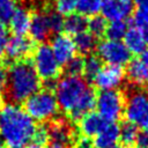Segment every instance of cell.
Listing matches in <instances>:
<instances>
[{
	"instance_id": "cell-1",
	"label": "cell",
	"mask_w": 148,
	"mask_h": 148,
	"mask_svg": "<svg viewBox=\"0 0 148 148\" xmlns=\"http://www.w3.org/2000/svg\"><path fill=\"white\" fill-rule=\"evenodd\" d=\"M54 96L58 106L69 116L72 121H80L96 104L95 91L82 76L60 77L54 84Z\"/></svg>"
},
{
	"instance_id": "cell-2",
	"label": "cell",
	"mask_w": 148,
	"mask_h": 148,
	"mask_svg": "<svg viewBox=\"0 0 148 148\" xmlns=\"http://www.w3.org/2000/svg\"><path fill=\"white\" fill-rule=\"evenodd\" d=\"M37 126L18 105L6 103L0 108V139L10 148H22L32 142Z\"/></svg>"
},
{
	"instance_id": "cell-3",
	"label": "cell",
	"mask_w": 148,
	"mask_h": 148,
	"mask_svg": "<svg viewBox=\"0 0 148 148\" xmlns=\"http://www.w3.org/2000/svg\"><path fill=\"white\" fill-rule=\"evenodd\" d=\"M40 79L29 60H18L12 64L7 71V82L3 90L6 103H24L30 96L38 91Z\"/></svg>"
},
{
	"instance_id": "cell-4",
	"label": "cell",
	"mask_w": 148,
	"mask_h": 148,
	"mask_svg": "<svg viewBox=\"0 0 148 148\" xmlns=\"http://www.w3.org/2000/svg\"><path fill=\"white\" fill-rule=\"evenodd\" d=\"M124 113L128 123L136 127H148V91L130 86L124 96Z\"/></svg>"
},
{
	"instance_id": "cell-5",
	"label": "cell",
	"mask_w": 148,
	"mask_h": 148,
	"mask_svg": "<svg viewBox=\"0 0 148 148\" xmlns=\"http://www.w3.org/2000/svg\"><path fill=\"white\" fill-rule=\"evenodd\" d=\"M58 103L51 89L35 92L24 102V111L37 121H51L58 117Z\"/></svg>"
},
{
	"instance_id": "cell-6",
	"label": "cell",
	"mask_w": 148,
	"mask_h": 148,
	"mask_svg": "<svg viewBox=\"0 0 148 148\" xmlns=\"http://www.w3.org/2000/svg\"><path fill=\"white\" fill-rule=\"evenodd\" d=\"M32 66L39 76L45 82L54 81L59 75L60 65L56 60L51 46L47 44H40L34 50Z\"/></svg>"
},
{
	"instance_id": "cell-7",
	"label": "cell",
	"mask_w": 148,
	"mask_h": 148,
	"mask_svg": "<svg viewBox=\"0 0 148 148\" xmlns=\"http://www.w3.org/2000/svg\"><path fill=\"white\" fill-rule=\"evenodd\" d=\"M97 113L106 121L116 123L124 112V95L117 90L101 91L96 97Z\"/></svg>"
},
{
	"instance_id": "cell-8",
	"label": "cell",
	"mask_w": 148,
	"mask_h": 148,
	"mask_svg": "<svg viewBox=\"0 0 148 148\" xmlns=\"http://www.w3.org/2000/svg\"><path fill=\"white\" fill-rule=\"evenodd\" d=\"M97 57L106 65L123 67L131 61V52L120 40L104 39L97 44Z\"/></svg>"
},
{
	"instance_id": "cell-9",
	"label": "cell",
	"mask_w": 148,
	"mask_h": 148,
	"mask_svg": "<svg viewBox=\"0 0 148 148\" xmlns=\"http://www.w3.org/2000/svg\"><path fill=\"white\" fill-rule=\"evenodd\" d=\"M49 141L57 146H67L75 143L77 139V133L74 124L71 119L64 117H56L50 121L46 127Z\"/></svg>"
},
{
	"instance_id": "cell-10",
	"label": "cell",
	"mask_w": 148,
	"mask_h": 148,
	"mask_svg": "<svg viewBox=\"0 0 148 148\" xmlns=\"http://www.w3.org/2000/svg\"><path fill=\"white\" fill-rule=\"evenodd\" d=\"M125 80V73L123 67L106 65L101 68L97 75L94 77V84L101 90H116L118 87L123 84Z\"/></svg>"
},
{
	"instance_id": "cell-11",
	"label": "cell",
	"mask_w": 148,
	"mask_h": 148,
	"mask_svg": "<svg viewBox=\"0 0 148 148\" xmlns=\"http://www.w3.org/2000/svg\"><path fill=\"white\" fill-rule=\"evenodd\" d=\"M34 51V43L30 38L25 36H16L13 35L8 38L5 56L10 61H18L27 58Z\"/></svg>"
},
{
	"instance_id": "cell-12",
	"label": "cell",
	"mask_w": 148,
	"mask_h": 148,
	"mask_svg": "<svg viewBox=\"0 0 148 148\" xmlns=\"http://www.w3.org/2000/svg\"><path fill=\"white\" fill-rule=\"evenodd\" d=\"M52 53L60 66H65L72 58L75 57V45L73 38L66 34H58L51 42Z\"/></svg>"
},
{
	"instance_id": "cell-13",
	"label": "cell",
	"mask_w": 148,
	"mask_h": 148,
	"mask_svg": "<svg viewBox=\"0 0 148 148\" xmlns=\"http://www.w3.org/2000/svg\"><path fill=\"white\" fill-rule=\"evenodd\" d=\"M102 16L108 21H125L133 12L131 0H104L102 2Z\"/></svg>"
},
{
	"instance_id": "cell-14",
	"label": "cell",
	"mask_w": 148,
	"mask_h": 148,
	"mask_svg": "<svg viewBox=\"0 0 148 148\" xmlns=\"http://www.w3.org/2000/svg\"><path fill=\"white\" fill-rule=\"evenodd\" d=\"M29 34H30L31 40H35L38 43H43L50 37L51 31H50L45 12H35L34 14H31Z\"/></svg>"
},
{
	"instance_id": "cell-15",
	"label": "cell",
	"mask_w": 148,
	"mask_h": 148,
	"mask_svg": "<svg viewBox=\"0 0 148 148\" xmlns=\"http://www.w3.org/2000/svg\"><path fill=\"white\" fill-rule=\"evenodd\" d=\"M126 76L131 86L141 89L148 88V67L140 59H133L127 64Z\"/></svg>"
},
{
	"instance_id": "cell-16",
	"label": "cell",
	"mask_w": 148,
	"mask_h": 148,
	"mask_svg": "<svg viewBox=\"0 0 148 148\" xmlns=\"http://www.w3.org/2000/svg\"><path fill=\"white\" fill-rule=\"evenodd\" d=\"M119 131L120 126L118 124L106 121L104 127L99 131L92 141L94 148H109L114 146L119 140Z\"/></svg>"
},
{
	"instance_id": "cell-17",
	"label": "cell",
	"mask_w": 148,
	"mask_h": 148,
	"mask_svg": "<svg viewBox=\"0 0 148 148\" xmlns=\"http://www.w3.org/2000/svg\"><path fill=\"white\" fill-rule=\"evenodd\" d=\"M30 20L31 14L29 13V10L24 7H17L8 22L12 32L16 36H24L27 32H29Z\"/></svg>"
},
{
	"instance_id": "cell-18",
	"label": "cell",
	"mask_w": 148,
	"mask_h": 148,
	"mask_svg": "<svg viewBox=\"0 0 148 148\" xmlns=\"http://www.w3.org/2000/svg\"><path fill=\"white\" fill-rule=\"evenodd\" d=\"M106 120H104L97 112H89L80 120V132L83 136H96L104 127Z\"/></svg>"
},
{
	"instance_id": "cell-19",
	"label": "cell",
	"mask_w": 148,
	"mask_h": 148,
	"mask_svg": "<svg viewBox=\"0 0 148 148\" xmlns=\"http://www.w3.org/2000/svg\"><path fill=\"white\" fill-rule=\"evenodd\" d=\"M124 44L131 53L141 54V52L146 49V42L143 39V35L140 28L130 27L124 36Z\"/></svg>"
},
{
	"instance_id": "cell-20",
	"label": "cell",
	"mask_w": 148,
	"mask_h": 148,
	"mask_svg": "<svg viewBox=\"0 0 148 148\" xmlns=\"http://www.w3.org/2000/svg\"><path fill=\"white\" fill-rule=\"evenodd\" d=\"M76 51H79L83 56L91 54L97 47V38L92 36L89 31H83L77 34L73 38Z\"/></svg>"
},
{
	"instance_id": "cell-21",
	"label": "cell",
	"mask_w": 148,
	"mask_h": 148,
	"mask_svg": "<svg viewBox=\"0 0 148 148\" xmlns=\"http://www.w3.org/2000/svg\"><path fill=\"white\" fill-rule=\"evenodd\" d=\"M88 20L86 16L80 14H71L64 20V30L67 32V35H77L87 29Z\"/></svg>"
},
{
	"instance_id": "cell-22",
	"label": "cell",
	"mask_w": 148,
	"mask_h": 148,
	"mask_svg": "<svg viewBox=\"0 0 148 148\" xmlns=\"http://www.w3.org/2000/svg\"><path fill=\"white\" fill-rule=\"evenodd\" d=\"M103 0H76L75 10L83 16H94L102 8Z\"/></svg>"
},
{
	"instance_id": "cell-23",
	"label": "cell",
	"mask_w": 148,
	"mask_h": 148,
	"mask_svg": "<svg viewBox=\"0 0 148 148\" xmlns=\"http://www.w3.org/2000/svg\"><path fill=\"white\" fill-rule=\"evenodd\" d=\"M102 67H103L102 61L97 56H94V54L87 56L83 64V74L86 76L84 79L87 81H92Z\"/></svg>"
},
{
	"instance_id": "cell-24",
	"label": "cell",
	"mask_w": 148,
	"mask_h": 148,
	"mask_svg": "<svg viewBox=\"0 0 148 148\" xmlns=\"http://www.w3.org/2000/svg\"><path fill=\"white\" fill-rule=\"evenodd\" d=\"M138 133H139V131H138V127L135 125H133L128 121H125L120 126L119 140L121 141V143L125 147H132L135 142Z\"/></svg>"
},
{
	"instance_id": "cell-25",
	"label": "cell",
	"mask_w": 148,
	"mask_h": 148,
	"mask_svg": "<svg viewBox=\"0 0 148 148\" xmlns=\"http://www.w3.org/2000/svg\"><path fill=\"white\" fill-rule=\"evenodd\" d=\"M128 27L126 21H111L105 30V36L111 40H120L124 38Z\"/></svg>"
},
{
	"instance_id": "cell-26",
	"label": "cell",
	"mask_w": 148,
	"mask_h": 148,
	"mask_svg": "<svg viewBox=\"0 0 148 148\" xmlns=\"http://www.w3.org/2000/svg\"><path fill=\"white\" fill-rule=\"evenodd\" d=\"M106 27H108L106 20L102 15H94V16H91L88 20V23H87V28H88L89 32L92 36H95L96 38L97 37H102L105 34Z\"/></svg>"
},
{
	"instance_id": "cell-27",
	"label": "cell",
	"mask_w": 148,
	"mask_h": 148,
	"mask_svg": "<svg viewBox=\"0 0 148 148\" xmlns=\"http://www.w3.org/2000/svg\"><path fill=\"white\" fill-rule=\"evenodd\" d=\"M46 17H47V23L50 27L51 34H60L64 30V18L62 15L57 13L54 9H46L45 12Z\"/></svg>"
},
{
	"instance_id": "cell-28",
	"label": "cell",
	"mask_w": 148,
	"mask_h": 148,
	"mask_svg": "<svg viewBox=\"0 0 148 148\" xmlns=\"http://www.w3.org/2000/svg\"><path fill=\"white\" fill-rule=\"evenodd\" d=\"M16 8L17 0H0V23H8Z\"/></svg>"
},
{
	"instance_id": "cell-29",
	"label": "cell",
	"mask_w": 148,
	"mask_h": 148,
	"mask_svg": "<svg viewBox=\"0 0 148 148\" xmlns=\"http://www.w3.org/2000/svg\"><path fill=\"white\" fill-rule=\"evenodd\" d=\"M83 64H84V59H83L82 57L75 56L74 58H72V59L64 66L65 75H69V76H81V74L83 73Z\"/></svg>"
},
{
	"instance_id": "cell-30",
	"label": "cell",
	"mask_w": 148,
	"mask_h": 148,
	"mask_svg": "<svg viewBox=\"0 0 148 148\" xmlns=\"http://www.w3.org/2000/svg\"><path fill=\"white\" fill-rule=\"evenodd\" d=\"M132 22L134 27H138L140 29L148 27V5L136 6V9L133 12Z\"/></svg>"
},
{
	"instance_id": "cell-31",
	"label": "cell",
	"mask_w": 148,
	"mask_h": 148,
	"mask_svg": "<svg viewBox=\"0 0 148 148\" xmlns=\"http://www.w3.org/2000/svg\"><path fill=\"white\" fill-rule=\"evenodd\" d=\"M76 0H54V10L60 15L68 16L74 13Z\"/></svg>"
},
{
	"instance_id": "cell-32",
	"label": "cell",
	"mask_w": 148,
	"mask_h": 148,
	"mask_svg": "<svg viewBox=\"0 0 148 148\" xmlns=\"http://www.w3.org/2000/svg\"><path fill=\"white\" fill-rule=\"evenodd\" d=\"M47 141H49V135H47V130H46V127H45V126L37 127L32 142H34L35 145L44 146Z\"/></svg>"
},
{
	"instance_id": "cell-33",
	"label": "cell",
	"mask_w": 148,
	"mask_h": 148,
	"mask_svg": "<svg viewBox=\"0 0 148 148\" xmlns=\"http://www.w3.org/2000/svg\"><path fill=\"white\" fill-rule=\"evenodd\" d=\"M7 40H8V31L5 27V24L0 23V59L5 54V49H6Z\"/></svg>"
},
{
	"instance_id": "cell-34",
	"label": "cell",
	"mask_w": 148,
	"mask_h": 148,
	"mask_svg": "<svg viewBox=\"0 0 148 148\" xmlns=\"http://www.w3.org/2000/svg\"><path fill=\"white\" fill-rule=\"evenodd\" d=\"M134 145L136 148H148V132L147 131L139 132Z\"/></svg>"
},
{
	"instance_id": "cell-35",
	"label": "cell",
	"mask_w": 148,
	"mask_h": 148,
	"mask_svg": "<svg viewBox=\"0 0 148 148\" xmlns=\"http://www.w3.org/2000/svg\"><path fill=\"white\" fill-rule=\"evenodd\" d=\"M75 147L76 148H94L92 141H90L89 138L82 136V138H77L75 141Z\"/></svg>"
},
{
	"instance_id": "cell-36",
	"label": "cell",
	"mask_w": 148,
	"mask_h": 148,
	"mask_svg": "<svg viewBox=\"0 0 148 148\" xmlns=\"http://www.w3.org/2000/svg\"><path fill=\"white\" fill-rule=\"evenodd\" d=\"M7 82V69L5 66L0 65V94L3 92Z\"/></svg>"
},
{
	"instance_id": "cell-37",
	"label": "cell",
	"mask_w": 148,
	"mask_h": 148,
	"mask_svg": "<svg viewBox=\"0 0 148 148\" xmlns=\"http://www.w3.org/2000/svg\"><path fill=\"white\" fill-rule=\"evenodd\" d=\"M140 60L148 67V47H146L142 52H141V56H140Z\"/></svg>"
},
{
	"instance_id": "cell-38",
	"label": "cell",
	"mask_w": 148,
	"mask_h": 148,
	"mask_svg": "<svg viewBox=\"0 0 148 148\" xmlns=\"http://www.w3.org/2000/svg\"><path fill=\"white\" fill-rule=\"evenodd\" d=\"M141 31H142V35H143V39H145L146 44L148 45V27L142 28V29H141Z\"/></svg>"
},
{
	"instance_id": "cell-39",
	"label": "cell",
	"mask_w": 148,
	"mask_h": 148,
	"mask_svg": "<svg viewBox=\"0 0 148 148\" xmlns=\"http://www.w3.org/2000/svg\"><path fill=\"white\" fill-rule=\"evenodd\" d=\"M136 6H146L148 5V0H135Z\"/></svg>"
},
{
	"instance_id": "cell-40",
	"label": "cell",
	"mask_w": 148,
	"mask_h": 148,
	"mask_svg": "<svg viewBox=\"0 0 148 148\" xmlns=\"http://www.w3.org/2000/svg\"><path fill=\"white\" fill-rule=\"evenodd\" d=\"M51 148H71L67 146H57V145H51Z\"/></svg>"
},
{
	"instance_id": "cell-41",
	"label": "cell",
	"mask_w": 148,
	"mask_h": 148,
	"mask_svg": "<svg viewBox=\"0 0 148 148\" xmlns=\"http://www.w3.org/2000/svg\"><path fill=\"white\" fill-rule=\"evenodd\" d=\"M29 148H45L44 146H39V145H35V143H32Z\"/></svg>"
},
{
	"instance_id": "cell-42",
	"label": "cell",
	"mask_w": 148,
	"mask_h": 148,
	"mask_svg": "<svg viewBox=\"0 0 148 148\" xmlns=\"http://www.w3.org/2000/svg\"><path fill=\"white\" fill-rule=\"evenodd\" d=\"M109 148H124V146H120V145H114V146H111V147H109Z\"/></svg>"
},
{
	"instance_id": "cell-43",
	"label": "cell",
	"mask_w": 148,
	"mask_h": 148,
	"mask_svg": "<svg viewBox=\"0 0 148 148\" xmlns=\"http://www.w3.org/2000/svg\"><path fill=\"white\" fill-rule=\"evenodd\" d=\"M0 148H6L5 147V145H3V142H2V140L0 139Z\"/></svg>"
},
{
	"instance_id": "cell-44",
	"label": "cell",
	"mask_w": 148,
	"mask_h": 148,
	"mask_svg": "<svg viewBox=\"0 0 148 148\" xmlns=\"http://www.w3.org/2000/svg\"><path fill=\"white\" fill-rule=\"evenodd\" d=\"M131 1H132V0H131Z\"/></svg>"
}]
</instances>
